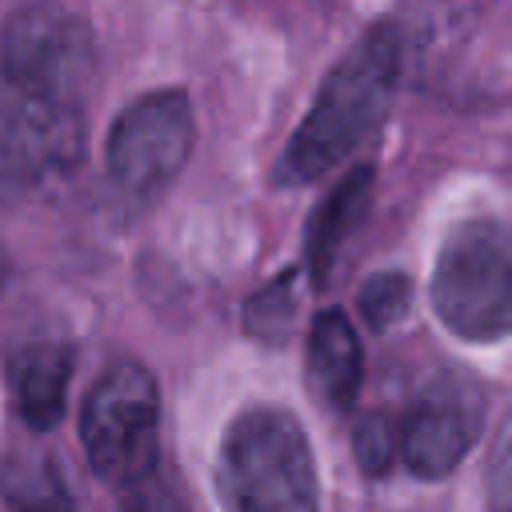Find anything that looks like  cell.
Segmentation results:
<instances>
[{
	"instance_id": "30bf717a",
	"label": "cell",
	"mask_w": 512,
	"mask_h": 512,
	"mask_svg": "<svg viewBox=\"0 0 512 512\" xmlns=\"http://www.w3.org/2000/svg\"><path fill=\"white\" fill-rule=\"evenodd\" d=\"M72 352L64 344H28L12 356V396L28 428L48 432L60 424L68 404Z\"/></svg>"
},
{
	"instance_id": "ba28073f",
	"label": "cell",
	"mask_w": 512,
	"mask_h": 512,
	"mask_svg": "<svg viewBox=\"0 0 512 512\" xmlns=\"http://www.w3.org/2000/svg\"><path fill=\"white\" fill-rule=\"evenodd\" d=\"M484 420V400L464 380H436L396 424V452L420 480H444L472 452Z\"/></svg>"
},
{
	"instance_id": "5b68a950",
	"label": "cell",
	"mask_w": 512,
	"mask_h": 512,
	"mask_svg": "<svg viewBox=\"0 0 512 512\" xmlns=\"http://www.w3.org/2000/svg\"><path fill=\"white\" fill-rule=\"evenodd\" d=\"M0 76L8 88L80 108L92 76V32L60 4H24L0 32Z\"/></svg>"
},
{
	"instance_id": "7c38bea8",
	"label": "cell",
	"mask_w": 512,
	"mask_h": 512,
	"mask_svg": "<svg viewBox=\"0 0 512 512\" xmlns=\"http://www.w3.org/2000/svg\"><path fill=\"white\" fill-rule=\"evenodd\" d=\"M4 500L8 512H72V496L52 472V464L4 472Z\"/></svg>"
},
{
	"instance_id": "4fadbf2b",
	"label": "cell",
	"mask_w": 512,
	"mask_h": 512,
	"mask_svg": "<svg viewBox=\"0 0 512 512\" xmlns=\"http://www.w3.org/2000/svg\"><path fill=\"white\" fill-rule=\"evenodd\" d=\"M292 272H284L280 280H272L260 296L248 300V312H244V324L256 340L264 344H280L288 336V324H292Z\"/></svg>"
},
{
	"instance_id": "277c9868",
	"label": "cell",
	"mask_w": 512,
	"mask_h": 512,
	"mask_svg": "<svg viewBox=\"0 0 512 512\" xmlns=\"http://www.w3.org/2000/svg\"><path fill=\"white\" fill-rule=\"evenodd\" d=\"M80 444L104 484L124 488L156 472L160 392L140 360H112L88 388L80 412Z\"/></svg>"
},
{
	"instance_id": "9c48e42d",
	"label": "cell",
	"mask_w": 512,
	"mask_h": 512,
	"mask_svg": "<svg viewBox=\"0 0 512 512\" xmlns=\"http://www.w3.org/2000/svg\"><path fill=\"white\" fill-rule=\"evenodd\" d=\"M304 376H308L312 396L324 408L332 412L352 408L360 392V376H364V352L344 312L328 308L312 320L308 344H304Z\"/></svg>"
},
{
	"instance_id": "5bb4252c",
	"label": "cell",
	"mask_w": 512,
	"mask_h": 512,
	"mask_svg": "<svg viewBox=\"0 0 512 512\" xmlns=\"http://www.w3.org/2000/svg\"><path fill=\"white\" fill-rule=\"evenodd\" d=\"M408 300H412V280L404 272H380V276H372L364 284L360 312L376 332H384L408 312Z\"/></svg>"
},
{
	"instance_id": "ac0fdd59",
	"label": "cell",
	"mask_w": 512,
	"mask_h": 512,
	"mask_svg": "<svg viewBox=\"0 0 512 512\" xmlns=\"http://www.w3.org/2000/svg\"><path fill=\"white\" fill-rule=\"evenodd\" d=\"M0 288H4V260H0Z\"/></svg>"
},
{
	"instance_id": "9a60e30c",
	"label": "cell",
	"mask_w": 512,
	"mask_h": 512,
	"mask_svg": "<svg viewBox=\"0 0 512 512\" xmlns=\"http://www.w3.org/2000/svg\"><path fill=\"white\" fill-rule=\"evenodd\" d=\"M352 452L368 476H384L396 456V424L384 412H368L352 432Z\"/></svg>"
},
{
	"instance_id": "2e32d148",
	"label": "cell",
	"mask_w": 512,
	"mask_h": 512,
	"mask_svg": "<svg viewBox=\"0 0 512 512\" xmlns=\"http://www.w3.org/2000/svg\"><path fill=\"white\" fill-rule=\"evenodd\" d=\"M120 512H188V508H184V500L176 496V488H172L164 476L148 472V476L124 484V504H120Z\"/></svg>"
},
{
	"instance_id": "52a82bcc",
	"label": "cell",
	"mask_w": 512,
	"mask_h": 512,
	"mask_svg": "<svg viewBox=\"0 0 512 512\" xmlns=\"http://www.w3.org/2000/svg\"><path fill=\"white\" fill-rule=\"evenodd\" d=\"M80 152V108L0 88V204L24 196L48 172L72 168Z\"/></svg>"
},
{
	"instance_id": "6da1fadb",
	"label": "cell",
	"mask_w": 512,
	"mask_h": 512,
	"mask_svg": "<svg viewBox=\"0 0 512 512\" xmlns=\"http://www.w3.org/2000/svg\"><path fill=\"white\" fill-rule=\"evenodd\" d=\"M404 40L392 24H376L364 40L324 76L308 116L288 136L272 180L276 184H312L348 160L388 116L400 84Z\"/></svg>"
},
{
	"instance_id": "7a4b0ae2",
	"label": "cell",
	"mask_w": 512,
	"mask_h": 512,
	"mask_svg": "<svg viewBox=\"0 0 512 512\" xmlns=\"http://www.w3.org/2000/svg\"><path fill=\"white\" fill-rule=\"evenodd\" d=\"M224 512H320V484L300 420L284 408L240 412L220 444Z\"/></svg>"
},
{
	"instance_id": "3957f363",
	"label": "cell",
	"mask_w": 512,
	"mask_h": 512,
	"mask_svg": "<svg viewBox=\"0 0 512 512\" xmlns=\"http://www.w3.org/2000/svg\"><path fill=\"white\" fill-rule=\"evenodd\" d=\"M432 308L464 340H500L512 328V244L500 220L456 224L432 268Z\"/></svg>"
},
{
	"instance_id": "8fae6325",
	"label": "cell",
	"mask_w": 512,
	"mask_h": 512,
	"mask_svg": "<svg viewBox=\"0 0 512 512\" xmlns=\"http://www.w3.org/2000/svg\"><path fill=\"white\" fill-rule=\"evenodd\" d=\"M368 200H372V168L368 164L364 168H352L320 200V208H316V216L308 224V244H304V256H308V268H312V280L316 284H328L332 260H336L340 244L348 240V232L364 220Z\"/></svg>"
},
{
	"instance_id": "8992f818",
	"label": "cell",
	"mask_w": 512,
	"mask_h": 512,
	"mask_svg": "<svg viewBox=\"0 0 512 512\" xmlns=\"http://www.w3.org/2000/svg\"><path fill=\"white\" fill-rule=\"evenodd\" d=\"M192 104L180 88L132 100L108 132V176L132 196L164 192L192 156Z\"/></svg>"
},
{
	"instance_id": "e0dca14e",
	"label": "cell",
	"mask_w": 512,
	"mask_h": 512,
	"mask_svg": "<svg viewBox=\"0 0 512 512\" xmlns=\"http://www.w3.org/2000/svg\"><path fill=\"white\" fill-rule=\"evenodd\" d=\"M504 476H508V460H504V448H500V456H496V496H492V508H496V512H504V504H508V484H504Z\"/></svg>"
}]
</instances>
